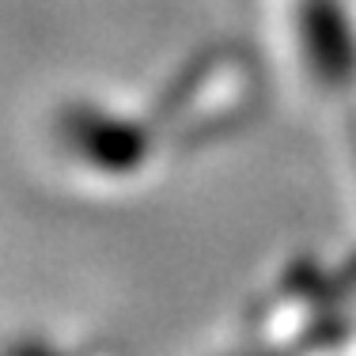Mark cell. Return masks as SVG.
Segmentation results:
<instances>
[{
    "label": "cell",
    "instance_id": "obj_1",
    "mask_svg": "<svg viewBox=\"0 0 356 356\" xmlns=\"http://www.w3.org/2000/svg\"><path fill=\"white\" fill-rule=\"evenodd\" d=\"M0 356H103L95 349H80V345H69L61 341V337H19V341H8L4 349H0Z\"/></svg>",
    "mask_w": 356,
    "mask_h": 356
}]
</instances>
